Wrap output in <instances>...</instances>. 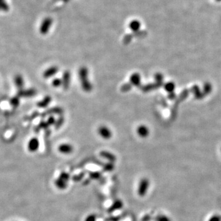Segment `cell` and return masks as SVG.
I'll return each instance as SVG.
<instances>
[{"instance_id":"cell-1","label":"cell","mask_w":221,"mask_h":221,"mask_svg":"<svg viewBox=\"0 0 221 221\" xmlns=\"http://www.w3.org/2000/svg\"><path fill=\"white\" fill-rule=\"evenodd\" d=\"M78 74L82 90L85 92L91 91L93 87L88 79V71L87 68L85 66L80 67L79 69Z\"/></svg>"},{"instance_id":"cell-2","label":"cell","mask_w":221,"mask_h":221,"mask_svg":"<svg viewBox=\"0 0 221 221\" xmlns=\"http://www.w3.org/2000/svg\"><path fill=\"white\" fill-rule=\"evenodd\" d=\"M69 174L66 172H62L60 173L58 178L55 180V185L57 188L60 190H64L67 188L68 181L69 180Z\"/></svg>"},{"instance_id":"cell-3","label":"cell","mask_w":221,"mask_h":221,"mask_svg":"<svg viewBox=\"0 0 221 221\" xmlns=\"http://www.w3.org/2000/svg\"><path fill=\"white\" fill-rule=\"evenodd\" d=\"M150 182L149 179L146 178L141 179L138 184V194L140 196H144L147 192L149 188Z\"/></svg>"},{"instance_id":"cell-4","label":"cell","mask_w":221,"mask_h":221,"mask_svg":"<svg viewBox=\"0 0 221 221\" xmlns=\"http://www.w3.org/2000/svg\"><path fill=\"white\" fill-rule=\"evenodd\" d=\"M98 133L99 136L104 139H109L112 137L110 130L105 125H101L98 129Z\"/></svg>"},{"instance_id":"cell-5","label":"cell","mask_w":221,"mask_h":221,"mask_svg":"<svg viewBox=\"0 0 221 221\" xmlns=\"http://www.w3.org/2000/svg\"><path fill=\"white\" fill-rule=\"evenodd\" d=\"M62 86L64 90H67L70 85L71 73L69 71H65L62 76Z\"/></svg>"},{"instance_id":"cell-6","label":"cell","mask_w":221,"mask_h":221,"mask_svg":"<svg viewBox=\"0 0 221 221\" xmlns=\"http://www.w3.org/2000/svg\"><path fill=\"white\" fill-rule=\"evenodd\" d=\"M36 94V90L34 88H28V89H21L19 90L17 92V95L21 97H31L34 96Z\"/></svg>"},{"instance_id":"cell-7","label":"cell","mask_w":221,"mask_h":221,"mask_svg":"<svg viewBox=\"0 0 221 221\" xmlns=\"http://www.w3.org/2000/svg\"><path fill=\"white\" fill-rule=\"evenodd\" d=\"M39 147V141L36 138H32L28 143V150L31 152H34L37 150Z\"/></svg>"},{"instance_id":"cell-8","label":"cell","mask_w":221,"mask_h":221,"mask_svg":"<svg viewBox=\"0 0 221 221\" xmlns=\"http://www.w3.org/2000/svg\"><path fill=\"white\" fill-rule=\"evenodd\" d=\"M58 150L59 152H60L62 154L68 155L72 152L74 149L71 144H62L60 145L58 147Z\"/></svg>"},{"instance_id":"cell-9","label":"cell","mask_w":221,"mask_h":221,"mask_svg":"<svg viewBox=\"0 0 221 221\" xmlns=\"http://www.w3.org/2000/svg\"><path fill=\"white\" fill-rule=\"evenodd\" d=\"M63 112V110L60 107H54L50 108L47 110H46L43 114H42V117H45L48 115H52V114H56V115H61V114Z\"/></svg>"},{"instance_id":"cell-10","label":"cell","mask_w":221,"mask_h":221,"mask_svg":"<svg viewBox=\"0 0 221 221\" xmlns=\"http://www.w3.org/2000/svg\"><path fill=\"white\" fill-rule=\"evenodd\" d=\"M58 71V68L56 66H52L48 68H47L44 72H43V77L45 79L50 78L54 75H55L57 72Z\"/></svg>"},{"instance_id":"cell-11","label":"cell","mask_w":221,"mask_h":221,"mask_svg":"<svg viewBox=\"0 0 221 221\" xmlns=\"http://www.w3.org/2000/svg\"><path fill=\"white\" fill-rule=\"evenodd\" d=\"M99 155L101 157H102L104 158H106V160H107L109 162H112L114 163L116 161V157L114 154L108 151H106V150H102L99 153Z\"/></svg>"},{"instance_id":"cell-12","label":"cell","mask_w":221,"mask_h":221,"mask_svg":"<svg viewBox=\"0 0 221 221\" xmlns=\"http://www.w3.org/2000/svg\"><path fill=\"white\" fill-rule=\"evenodd\" d=\"M14 83L16 87L19 90H21L24 87V80L23 77L21 74H16L14 79Z\"/></svg>"},{"instance_id":"cell-13","label":"cell","mask_w":221,"mask_h":221,"mask_svg":"<svg viewBox=\"0 0 221 221\" xmlns=\"http://www.w3.org/2000/svg\"><path fill=\"white\" fill-rule=\"evenodd\" d=\"M123 203L121 200H116L113 202V203L109 207V208L107 210L108 211L107 212H109L110 213L114 212L116 210L120 209L123 207Z\"/></svg>"},{"instance_id":"cell-14","label":"cell","mask_w":221,"mask_h":221,"mask_svg":"<svg viewBox=\"0 0 221 221\" xmlns=\"http://www.w3.org/2000/svg\"><path fill=\"white\" fill-rule=\"evenodd\" d=\"M130 81L131 85L134 86H139L140 84L141 77L138 73H133L130 77Z\"/></svg>"},{"instance_id":"cell-15","label":"cell","mask_w":221,"mask_h":221,"mask_svg":"<svg viewBox=\"0 0 221 221\" xmlns=\"http://www.w3.org/2000/svg\"><path fill=\"white\" fill-rule=\"evenodd\" d=\"M51 100H52V98L50 96H46L41 101H39L37 103V106L41 108H45L50 104V103L51 102Z\"/></svg>"},{"instance_id":"cell-16","label":"cell","mask_w":221,"mask_h":221,"mask_svg":"<svg viewBox=\"0 0 221 221\" xmlns=\"http://www.w3.org/2000/svg\"><path fill=\"white\" fill-rule=\"evenodd\" d=\"M138 134L141 137H145L149 134L148 128L144 125L139 126L137 129Z\"/></svg>"},{"instance_id":"cell-17","label":"cell","mask_w":221,"mask_h":221,"mask_svg":"<svg viewBox=\"0 0 221 221\" xmlns=\"http://www.w3.org/2000/svg\"><path fill=\"white\" fill-rule=\"evenodd\" d=\"M10 104L12 106L16 107L17 106H18L19 104H20V97H18L17 95L15 96L12 97V98H10Z\"/></svg>"},{"instance_id":"cell-18","label":"cell","mask_w":221,"mask_h":221,"mask_svg":"<svg viewBox=\"0 0 221 221\" xmlns=\"http://www.w3.org/2000/svg\"><path fill=\"white\" fill-rule=\"evenodd\" d=\"M48 125L47 124V122H44V121H41L39 124L36 126V128L35 129V131L36 132H38L39 131H40L42 129H47L48 128Z\"/></svg>"},{"instance_id":"cell-19","label":"cell","mask_w":221,"mask_h":221,"mask_svg":"<svg viewBox=\"0 0 221 221\" xmlns=\"http://www.w3.org/2000/svg\"><path fill=\"white\" fill-rule=\"evenodd\" d=\"M9 9V5L6 0H0V11L6 12Z\"/></svg>"},{"instance_id":"cell-20","label":"cell","mask_w":221,"mask_h":221,"mask_svg":"<svg viewBox=\"0 0 221 221\" xmlns=\"http://www.w3.org/2000/svg\"><path fill=\"white\" fill-rule=\"evenodd\" d=\"M64 122V118L62 116V115H60V117L58 118V120H56L55 122V127L56 129H58L60 128V126L63 124Z\"/></svg>"},{"instance_id":"cell-21","label":"cell","mask_w":221,"mask_h":221,"mask_svg":"<svg viewBox=\"0 0 221 221\" xmlns=\"http://www.w3.org/2000/svg\"><path fill=\"white\" fill-rule=\"evenodd\" d=\"M52 85L54 87H58L62 85V80L60 78H55L52 80Z\"/></svg>"},{"instance_id":"cell-22","label":"cell","mask_w":221,"mask_h":221,"mask_svg":"<svg viewBox=\"0 0 221 221\" xmlns=\"http://www.w3.org/2000/svg\"><path fill=\"white\" fill-rule=\"evenodd\" d=\"M114 168V165L112 162H109V163H106L103 167L104 170L106 171H110L113 170Z\"/></svg>"},{"instance_id":"cell-23","label":"cell","mask_w":221,"mask_h":221,"mask_svg":"<svg viewBox=\"0 0 221 221\" xmlns=\"http://www.w3.org/2000/svg\"><path fill=\"white\" fill-rule=\"evenodd\" d=\"M131 88V83H125L123 85H122L120 90L122 91L123 92H126L128 91H129Z\"/></svg>"},{"instance_id":"cell-24","label":"cell","mask_w":221,"mask_h":221,"mask_svg":"<svg viewBox=\"0 0 221 221\" xmlns=\"http://www.w3.org/2000/svg\"><path fill=\"white\" fill-rule=\"evenodd\" d=\"M84 221H96V215L95 214H90L85 217Z\"/></svg>"},{"instance_id":"cell-25","label":"cell","mask_w":221,"mask_h":221,"mask_svg":"<svg viewBox=\"0 0 221 221\" xmlns=\"http://www.w3.org/2000/svg\"><path fill=\"white\" fill-rule=\"evenodd\" d=\"M47 123L48 125V126H51L53 125H55L56 120L55 118V117L53 115H50L47 120Z\"/></svg>"},{"instance_id":"cell-26","label":"cell","mask_w":221,"mask_h":221,"mask_svg":"<svg viewBox=\"0 0 221 221\" xmlns=\"http://www.w3.org/2000/svg\"><path fill=\"white\" fill-rule=\"evenodd\" d=\"M156 221H170V220L169 219V218L168 217H166V215H158L156 219H155Z\"/></svg>"},{"instance_id":"cell-27","label":"cell","mask_w":221,"mask_h":221,"mask_svg":"<svg viewBox=\"0 0 221 221\" xmlns=\"http://www.w3.org/2000/svg\"><path fill=\"white\" fill-rule=\"evenodd\" d=\"M90 176L91 178L92 179H98L100 176H101V173L99 172H93V173H91L90 174Z\"/></svg>"},{"instance_id":"cell-28","label":"cell","mask_w":221,"mask_h":221,"mask_svg":"<svg viewBox=\"0 0 221 221\" xmlns=\"http://www.w3.org/2000/svg\"><path fill=\"white\" fill-rule=\"evenodd\" d=\"M220 217L218 215H213L210 218L209 221H220Z\"/></svg>"}]
</instances>
